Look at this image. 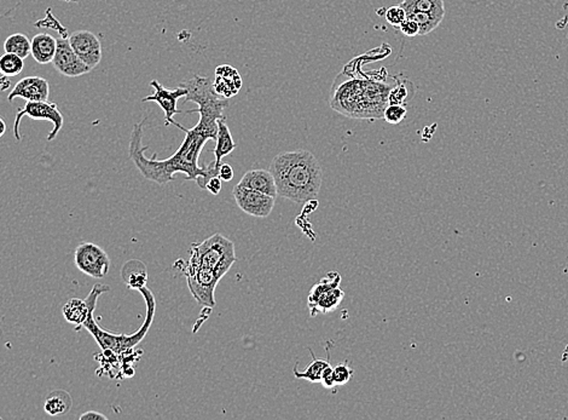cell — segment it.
<instances>
[{
	"label": "cell",
	"instance_id": "4316f807",
	"mask_svg": "<svg viewBox=\"0 0 568 420\" xmlns=\"http://www.w3.org/2000/svg\"><path fill=\"white\" fill-rule=\"evenodd\" d=\"M407 116V108L403 104H388L384 111V119L388 124H400Z\"/></svg>",
	"mask_w": 568,
	"mask_h": 420
},
{
	"label": "cell",
	"instance_id": "d6a6232c",
	"mask_svg": "<svg viewBox=\"0 0 568 420\" xmlns=\"http://www.w3.org/2000/svg\"><path fill=\"white\" fill-rule=\"evenodd\" d=\"M221 182H223V180H220L218 176H214V177H212V178L208 180V182H207L206 188H205V189L208 190V192H211L212 194L213 195H218L219 194L220 192H221V188H223Z\"/></svg>",
	"mask_w": 568,
	"mask_h": 420
},
{
	"label": "cell",
	"instance_id": "e575fe53",
	"mask_svg": "<svg viewBox=\"0 0 568 420\" xmlns=\"http://www.w3.org/2000/svg\"><path fill=\"white\" fill-rule=\"evenodd\" d=\"M80 420H106V417L104 414H102L100 412H95V411H88L86 413H83L80 418Z\"/></svg>",
	"mask_w": 568,
	"mask_h": 420
},
{
	"label": "cell",
	"instance_id": "836d02e7",
	"mask_svg": "<svg viewBox=\"0 0 568 420\" xmlns=\"http://www.w3.org/2000/svg\"><path fill=\"white\" fill-rule=\"evenodd\" d=\"M234 170L232 167L230 166L229 164H221L219 167V172H218V177L220 180L224 182H230L234 178Z\"/></svg>",
	"mask_w": 568,
	"mask_h": 420
},
{
	"label": "cell",
	"instance_id": "44dd1931",
	"mask_svg": "<svg viewBox=\"0 0 568 420\" xmlns=\"http://www.w3.org/2000/svg\"><path fill=\"white\" fill-rule=\"evenodd\" d=\"M73 406V400L65 390H55L51 391L46 397L44 410L51 417L63 416L67 414Z\"/></svg>",
	"mask_w": 568,
	"mask_h": 420
},
{
	"label": "cell",
	"instance_id": "7a4b0ae2",
	"mask_svg": "<svg viewBox=\"0 0 568 420\" xmlns=\"http://www.w3.org/2000/svg\"><path fill=\"white\" fill-rule=\"evenodd\" d=\"M277 194L297 203L317 198L323 182V171L317 157L308 150H292L276 155L270 167Z\"/></svg>",
	"mask_w": 568,
	"mask_h": 420
},
{
	"label": "cell",
	"instance_id": "f1b7e54d",
	"mask_svg": "<svg viewBox=\"0 0 568 420\" xmlns=\"http://www.w3.org/2000/svg\"><path fill=\"white\" fill-rule=\"evenodd\" d=\"M385 17L388 24H392L394 27H399L407 19V13L400 5H395L387 9Z\"/></svg>",
	"mask_w": 568,
	"mask_h": 420
},
{
	"label": "cell",
	"instance_id": "e0dca14e",
	"mask_svg": "<svg viewBox=\"0 0 568 420\" xmlns=\"http://www.w3.org/2000/svg\"><path fill=\"white\" fill-rule=\"evenodd\" d=\"M345 292L339 287L330 288L328 291L322 292L316 297L308 298V308L311 311V316H316L318 313L328 314L330 311L336 309L342 302Z\"/></svg>",
	"mask_w": 568,
	"mask_h": 420
},
{
	"label": "cell",
	"instance_id": "ffe728a7",
	"mask_svg": "<svg viewBox=\"0 0 568 420\" xmlns=\"http://www.w3.org/2000/svg\"><path fill=\"white\" fill-rule=\"evenodd\" d=\"M330 344L326 346V351H328V359L323 360V359H317L313 351L310 349L311 352L312 361L311 364L308 365L306 370L299 371V364L294 366V377L297 379H306L310 383H321L322 374L323 371L326 370L328 366H330Z\"/></svg>",
	"mask_w": 568,
	"mask_h": 420
},
{
	"label": "cell",
	"instance_id": "4dcf8cb0",
	"mask_svg": "<svg viewBox=\"0 0 568 420\" xmlns=\"http://www.w3.org/2000/svg\"><path fill=\"white\" fill-rule=\"evenodd\" d=\"M399 29L407 37H416L420 33V27H418L417 22H415L413 20L409 19V17H407L403 24L399 26Z\"/></svg>",
	"mask_w": 568,
	"mask_h": 420
},
{
	"label": "cell",
	"instance_id": "484cf974",
	"mask_svg": "<svg viewBox=\"0 0 568 420\" xmlns=\"http://www.w3.org/2000/svg\"><path fill=\"white\" fill-rule=\"evenodd\" d=\"M24 68L23 59L15 54L5 52L4 55L0 56V73L5 77H17L22 73Z\"/></svg>",
	"mask_w": 568,
	"mask_h": 420
},
{
	"label": "cell",
	"instance_id": "8fae6325",
	"mask_svg": "<svg viewBox=\"0 0 568 420\" xmlns=\"http://www.w3.org/2000/svg\"><path fill=\"white\" fill-rule=\"evenodd\" d=\"M70 47H73L79 59L88 65L91 70L101 63L102 44L95 33L90 31H77L68 38Z\"/></svg>",
	"mask_w": 568,
	"mask_h": 420
},
{
	"label": "cell",
	"instance_id": "5bb4252c",
	"mask_svg": "<svg viewBox=\"0 0 568 420\" xmlns=\"http://www.w3.org/2000/svg\"><path fill=\"white\" fill-rule=\"evenodd\" d=\"M242 86V79L239 72L230 65H220L216 70V80L213 81V88L216 93L224 98H230L237 95Z\"/></svg>",
	"mask_w": 568,
	"mask_h": 420
},
{
	"label": "cell",
	"instance_id": "6da1fadb",
	"mask_svg": "<svg viewBox=\"0 0 568 420\" xmlns=\"http://www.w3.org/2000/svg\"><path fill=\"white\" fill-rule=\"evenodd\" d=\"M182 86L188 90L185 101L195 102L196 109L188 113H198L200 121L193 129H187L183 125L175 121V126L183 130L185 139L178 150L165 160H157L156 154L152 159L145 157L143 146V126L145 119L133 125L132 134L129 137V155L133 164L137 166L144 178L155 182L157 185H167L173 180L175 173H184L187 180H196L200 188L205 189L207 182L212 177L218 176L219 167L213 162L207 167L198 166V157L205 144L210 139H216L219 119H225L223 111L229 106L228 98H221L213 88L211 79L201 75L185 80Z\"/></svg>",
	"mask_w": 568,
	"mask_h": 420
},
{
	"label": "cell",
	"instance_id": "9c48e42d",
	"mask_svg": "<svg viewBox=\"0 0 568 420\" xmlns=\"http://www.w3.org/2000/svg\"><path fill=\"white\" fill-rule=\"evenodd\" d=\"M232 195L235 201L243 212L252 217H269L275 208L276 198L274 196L264 194L257 190L248 189L239 185H235Z\"/></svg>",
	"mask_w": 568,
	"mask_h": 420
},
{
	"label": "cell",
	"instance_id": "9a60e30c",
	"mask_svg": "<svg viewBox=\"0 0 568 420\" xmlns=\"http://www.w3.org/2000/svg\"><path fill=\"white\" fill-rule=\"evenodd\" d=\"M239 185L248 189L257 190L266 195L277 198V187L275 178L270 170H251L243 175Z\"/></svg>",
	"mask_w": 568,
	"mask_h": 420
},
{
	"label": "cell",
	"instance_id": "277c9868",
	"mask_svg": "<svg viewBox=\"0 0 568 420\" xmlns=\"http://www.w3.org/2000/svg\"><path fill=\"white\" fill-rule=\"evenodd\" d=\"M110 291V287L106 285H95L92 291L90 292L86 300L90 304V313H88V319L84 322V327L88 329V332L91 333L92 337L96 339L98 345L101 346L103 351H110L115 355H123L127 351L132 350L133 348L142 342L143 339L145 338L149 329L152 327V321L155 318L156 313V300L152 293V290H149L147 286L143 287L138 292L142 295L143 298L145 300L147 304V316L143 322L141 328L133 332L132 334H113L109 331H104L103 328L100 327V325L96 322L95 320V310H96L97 300L101 297V295Z\"/></svg>",
	"mask_w": 568,
	"mask_h": 420
},
{
	"label": "cell",
	"instance_id": "3957f363",
	"mask_svg": "<svg viewBox=\"0 0 568 420\" xmlns=\"http://www.w3.org/2000/svg\"><path fill=\"white\" fill-rule=\"evenodd\" d=\"M392 88L385 81L349 80L331 93L330 107L349 118H384Z\"/></svg>",
	"mask_w": 568,
	"mask_h": 420
},
{
	"label": "cell",
	"instance_id": "8992f818",
	"mask_svg": "<svg viewBox=\"0 0 568 420\" xmlns=\"http://www.w3.org/2000/svg\"><path fill=\"white\" fill-rule=\"evenodd\" d=\"M175 267H178L184 277H187L189 290L194 298L203 306L213 308L216 305L214 292L221 277L211 269L201 267L191 260L184 262L179 259Z\"/></svg>",
	"mask_w": 568,
	"mask_h": 420
},
{
	"label": "cell",
	"instance_id": "5b68a950",
	"mask_svg": "<svg viewBox=\"0 0 568 420\" xmlns=\"http://www.w3.org/2000/svg\"><path fill=\"white\" fill-rule=\"evenodd\" d=\"M189 260L211 269L223 277L237 260L235 244L221 234H214L200 244L191 245Z\"/></svg>",
	"mask_w": 568,
	"mask_h": 420
},
{
	"label": "cell",
	"instance_id": "603a6c76",
	"mask_svg": "<svg viewBox=\"0 0 568 420\" xmlns=\"http://www.w3.org/2000/svg\"><path fill=\"white\" fill-rule=\"evenodd\" d=\"M400 6L407 15L413 13L445 15L444 0H404Z\"/></svg>",
	"mask_w": 568,
	"mask_h": 420
},
{
	"label": "cell",
	"instance_id": "cb8c5ba5",
	"mask_svg": "<svg viewBox=\"0 0 568 420\" xmlns=\"http://www.w3.org/2000/svg\"><path fill=\"white\" fill-rule=\"evenodd\" d=\"M4 50L5 52L19 56L24 60L31 55V40L22 33H14L10 37L6 38L4 42Z\"/></svg>",
	"mask_w": 568,
	"mask_h": 420
},
{
	"label": "cell",
	"instance_id": "f546056e",
	"mask_svg": "<svg viewBox=\"0 0 568 420\" xmlns=\"http://www.w3.org/2000/svg\"><path fill=\"white\" fill-rule=\"evenodd\" d=\"M408 95V88H405L403 84L399 83L398 86L390 90L388 104H403L404 102H407Z\"/></svg>",
	"mask_w": 568,
	"mask_h": 420
},
{
	"label": "cell",
	"instance_id": "7c38bea8",
	"mask_svg": "<svg viewBox=\"0 0 568 420\" xmlns=\"http://www.w3.org/2000/svg\"><path fill=\"white\" fill-rule=\"evenodd\" d=\"M150 86L154 88V93L143 98L142 101L157 103L165 113L166 126L175 124L173 116L182 113V111H178L177 103L179 98H185L188 95V90L183 86H179L178 88H166L157 80H152Z\"/></svg>",
	"mask_w": 568,
	"mask_h": 420
},
{
	"label": "cell",
	"instance_id": "2e32d148",
	"mask_svg": "<svg viewBox=\"0 0 568 420\" xmlns=\"http://www.w3.org/2000/svg\"><path fill=\"white\" fill-rule=\"evenodd\" d=\"M57 39L49 33H39L31 40V55L39 65H49L55 59Z\"/></svg>",
	"mask_w": 568,
	"mask_h": 420
},
{
	"label": "cell",
	"instance_id": "d6986e66",
	"mask_svg": "<svg viewBox=\"0 0 568 420\" xmlns=\"http://www.w3.org/2000/svg\"><path fill=\"white\" fill-rule=\"evenodd\" d=\"M218 124V132H216V146L213 149L214 157H216V165L220 167L221 159L229 155L230 153L234 152L237 148V144L235 143L232 134L230 132L229 126L225 123V119H219L216 121Z\"/></svg>",
	"mask_w": 568,
	"mask_h": 420
},
{
	"label": "cell",
	"instance_id": "d4e9b609",
	"mask_svg": "<svg viewBox=\"0 0 568 420\" xmlns=\"http://www.w3.org/2000/svg\"><path fill=\"white\" fill-rule=\"evenodd\" d=\"M445 15L425 14V13H413L407 15V17L413 20L420 27L418 36H426L428 33L433 32L444 20Z\"/></svg>",
	"mask_w": 568,
	"mask_h": 420
},
{
	"label": "cell",
	"instance_id": "7402d4cb",
	"mask_svg": "<svg viewBox=\"0 0 568 420\" xmlns=\"http://www.w3.org/2000/svg\"><path fill=\"white\" fill-rule=\"evenodd\" d=\"M62 313L67 322L75 326H83L90 313V304L86 300L72 298L65 303Z\"/></svg>",
	"mask_w": 568,
	"mask_h": 420
},
{
	"label": "cell",
	"instance_id": "ac0fdd59",
	"mask_svg": "<svg viewBox=\"0 0 568 420\" xmlns=\"http://www.w3.org/2000/svg\"><path fill=\"white\" fill-rule=\"evenodd\" d=\"M123 280L131 290H141L147 286L148 272L145 264L138 259H131L121 270Z\"/></svg>",
	"mask_w": 568,
	"mask_h": 420
},
{
	"label": "cell",
	"instance_id": "83f0119b",
	"mask_svg": "<svg viewBox=\"0 0 568 420\" xmlns=\"http://www.w3.org/2000/svg\"><path fill=\"white\" fill-rule=\"evenodd\" d=\"M333 377L336 387L345 385L349 382V379L353 377V370L349 367V361H345L344 364H340L333 368Z\"/></svg>",
	"mask_w": 568,
	"mask_h": 420
},
{
	"label": "cell",
	"instance_id": "4fadbf2b",
	"mask_svg": "<svg viewBox=\"0 0 568 420\" xmlns=\"http://www.w3.org/2000/svg\"><path fill=\"white\" fill-rule=\"evenodd\" d=\"M50 95V84L42 77H26L21 79L10 91L8 101L23 98L26 101L45 102Z\"/></svg>",
	"mask_w": 568,
	"mask_h": 420
},
{
	"label": "cell",
	"instance_id": "d590c367",
	"mask_svg": "<svg viewBox=\"0 0 568 420\" xmlns=\"http://www.w3.org/2000/svg\"><path fill=\"white\" fill-rule=\"evenodd\" d=\"M10 85H11V81L9 80V77L3 75L0 78V91H6L10 88Z\"/></svg>",
	"mask_w": 568,
	"mask_h": 420
},
{
	"label": "cell",
	"instance_id": "8d00e7d4",
	"mask_svg": "<svg viewBox=\"0 0 568 420\" xmlns=\"http://www.w3.org/2000/svg\"><path fill=\"white\" fill-rule=\"evenodd\" d=\"M5 132H6V123L3 118H0V139L4 136Z\"/></svg>",
	"mask_w": 568,
	"mask_h": 420
},
{
	"label": "cell",
	"instance_id": "74e56055",
	"mask_svg": "<svg viewBox=\"0 0 568 420\" xmlns=\"http://www.w3.org/2000/svg\"><path fill=\"white\" fill-rule=\"evenodd\" d=\"M61 1H65V3H78L79 0H61Z\"/></svg>",
	"mask_w": 568,
	"mask_h": 420
},
{
	"label": "cell",
	"instance_id": "30bf717a",
	"mask_svg": "<svg viewBox=\"0 0 568 420\" xmlns=\"http://www.w3.org/2000/svg\"><path fill=\"white\" fill-rule=\"evenodd\" d=\"M52 65L60 75L68 78H78L81 75H88L92 70L79 59L73 47H70L68 39L65 38L57 39V50Z\"/></svg>",
	"mask_w": 568,
	"mask_h": 420
},
{
	"label": "cell",
	"instance_id": "52a82bcc",
	"mask_svg": "<svg viewBox=\"0 0 568 420\" xmlns=\"http://www.w3.org/2000/svg\"><path fill=\"white\" fill-rule=\"evenodd\" d=\"M23 116H28V118L34 119V120L51 121L54 124V129H52L50 134H47V141L49 142L56 139V136L62 130L63 123H65L62 113H61L58 107L54 102L49 103V102L46 101H27L22 108H19V111H17L16 116H15L14 136L17 142L21 141L19 124H21Z\"/></svg>",
	"mask_w": 568,
	"mask_h": 420
},
{
	"label": "cell",
	"instance_id": "ba28073f",
	"mask_svg": "<svg viewBox=\"0 0 568 420\" xmlns=\"http://www.w3.org/2000/svg\"><path fill=\"white\" fill-rule=\"evenodd\" d=\"M74 263L92 279H103L109 272L110 258L104 249L92 242H84L75 249Z\"/></svg>",
	"mask_w": 568,
	"mask_h": 420
},
{
	"label": "cell",
	"instance_id": "1f68e13d",
	"mask_svg": "<svg viewBox=\"0 0 568 420\" xmlns=\"http://www.w3.org/2000/svg\"><path fill=\"white\" fill-rule=\"evenodd\" d=\"M322 385L326 389H334L336 385L334 383V377H333V367L328 366L326 370L323 371L322 374Z\"/></svg>",
	"mask_w": 568,
	"mask_h": 420
}]
</instances>
